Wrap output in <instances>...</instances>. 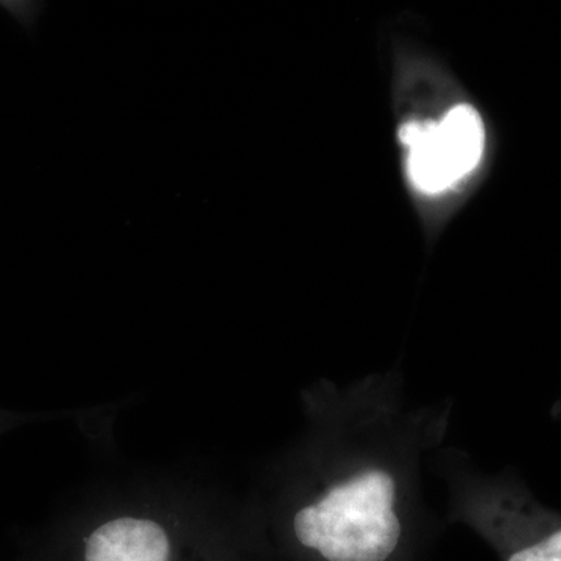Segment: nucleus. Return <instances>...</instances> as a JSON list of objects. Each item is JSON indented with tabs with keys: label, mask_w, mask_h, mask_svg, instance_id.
<instances>
[{
	"label": "nucleus",
	"mask_w": 561,
	"mask_h": 561,
	"mask_svg": "<svg viewBox=\"0 0 561 561\" xmlns=\"http://www.w3.org/2000/svg\"><path fill=\"white\" fill-rule=\"evenodd\" d=\"M490 535L502 561H561V516L542 512L527 500L502 512Z\"/></svg>",
	"instance_id": "7ed1b4c3"
},
{
	"label": "nucleus",
	"mask_w": 561,
	"mask_h": 561,
	"mask_svg": "<svg viewBox=\"0 0 561 561\" xmlns=\"http://www.w3.org/2000/svg\"><path fill=\"white\" fill-rule=\"evenodd\" d=\"M398 138L405 150V172L421 194L451 190L481 164L486 151V127L471 105H456L438 121H408Z\"/></svg>",
	"instance_id": "f03ea898"
},
{
	"label": "nucleus",
	"mask_w": 561,
	"mask_h": 561,
	"mask_svg": "<svg viewBox=\"0 0 561 561\" xmlns=\"http://www.w3.org/2000/svg\"><path fill=\"white\" fill-rule=\"evenodd\" d=\"M168 531L153 519L121 516L92 530L84 561H171Z\"/></svg>",
	"instance_id": "20e7f679"
},
{
	"label": "nucleus",
	"mask_w": 561,
	"mask_h": 561,
	"mask_svg": "<svg viewBox=\"0 0 561 561\" xmlns=\"http://www.w3.org/2000/svg\"><path fill=\"white\" fill-rule=\"evenodd\" d=\"M398 483L367 468L332 483L295 513V541L316 561H404L405 529L397 511Z\"/></svg>",
	"instance_id": "f257e3e1"
}]
</instances>
